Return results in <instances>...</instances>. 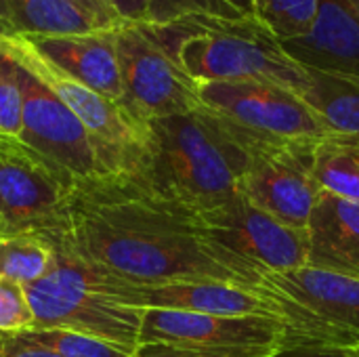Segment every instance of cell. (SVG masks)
Instances as JSON below:
<instances>
[{"label": "cell", "instance_id": "cell-1", "mask_svg": "<svg viewBox=\"0 0 359 357\" xmlns=\"http://www.w3.org/2000/svg\"><path fill=\"white\" fill-rule=\"evenodd\" d=\"M44 240L65 259L133 284L229 282L263 288V271L217 244L196 215L135 175L74 181L63 221Z\"/></svg>", "mask_w": 359, "mask_h": 357}, {"label": "cell", "instance_id": "cell-2", "mask_svg": "<svg viewBox=\"0 0 359 357\" xmlns=\"http://www.w3.org/2000/svg\"><path fill=\"white\" fill-rule=\"evenodd\" d=\"M248 166V149L233 128L200 107L147 120L139 177L151 191L200 217L236 196Z\"/></svg>", "mask_w": 359, "mask_h": 357}, {"label": "cell", "instance_id": "cell-3", "mask_svg": "<svg viewBox=\"0 0 359 357\" xmlns=\"http://www.w3.org/2000/svg\"><path fill=\"white\" fill-rule=\"evenodd\" d=\"M151 36L194 82L263 80L297 95L307 72L255 15H191L168 25H147Z\"/></svg>", "mask_w": 359, "mask_h": 357}, {"label": "cell", "instance_id": "cell-4", "mask_svg": "<svg viewBox=\"0 0 359 357\" xmlns=\"http://www.w3.org/2000/svg\"><path fill=\"white\" fill-rule=\"evenodd\" d=\"M0 55L55 93L86 128L105 175H137L147 143V122L42 57L23 36L0 34Z\"/></svg>", "mask_w": 359, "mask_h": 357}, {"label": "cell", "instance_id": "cell-5", "mask_svg": "<svg viewBox=\"0 0 359 357\" xmlns=\"http://www.w3.org/2000/svg\"><path fill=\"white\" fill-rule=\"evenodd\" d=\"M290 345L303 343L273 318L145 309L133 357H267Z\"/></svg>", "mask_w": 359, "mask_h": 357}, {"label": "cell", "instance_id": "cell-6", "mask_svg": "<svg viewBox=\"0 0 359 357\" xmlns=\"http://www.w3.org/2000/svg\"><path fill=\"white\" fill-rule=\"evenodd\" d=\"M25 295L36 318L32 330L59 328L86 335L128 356L139 347L145 309L114 301L88 280L78 263L57 252L53 269L25 284Z\"/></svg>", "mask_w": 359, "mask_h": 357}, {"label": "cell", "instance_id": "cell-7", "mask_svg": "<svg viewBox=\"0 0 359 357\" xmlns=\"http://www.w3.org/2000/svg\"><path fill=\"white\" fill-rule=\"evenodd\" d=\"M196 90L202 107L255 141L299 143L330 135L294 90L273 82H196Z\"/></svg>", "mask_w": 359, "mask_h": 357}, {"label": "cell", "instance_id": "cell-8", "mask_svg": "<svg viewBox=\"0 0 359 357\" xmlns=\"http://www.w3.org/2000/svg\"><path fill=\"white\" fill-rule=\"evenodd\" d=\"M124 105L141 120L189 114L202 107L196 82L179 67L143 23L111 29Z\"/></svg>", "mask_w": 359, "mask_h": 357}, {"label": "cell", "instance_id": "cell-9", "mask_svg": "<svg viewBox=\"0 0 359 357\" xmlns=\"http://www.w3.org/2000/svg\"><path fill=\"white\" fill-rule=\"evenodd\" d=\"M74 181L19 139L0 137V236H50Z\"/></svg>", "mask_w": 359, "mask_h": 357}, {"label": "cell", "instance_id": "cell-10", "mask_svg": "<svg viewBox=\"0 0 359 357\" xmlns=\"http://www.w3.org/2000/svg\"><path fill=\"white\" fill-rule=\"evenodd\" d=\"M238 137L248 149V166L240 181V196L280 223L305 229L320 196V187L311 175L318 141L263 143L242 135Z\"/></svg>", "mask_w": 359, "mask_h": 357}, {"label": "cell", "instance_id": "cell-11", "mask_svg": "<svg viewBox=\"0 0 359 357\" xmlns=\"http://www.w3.org/2000/svg\"><path fill=\"white\" fill-rule=\"evenodd\" d=\"M8 65L21 90V135L17 139L72 181L105 175L86 128L67 105L23 67L13 61Z\"/></svg>", "mask_w": 359, "mask_h": 357}, {"label": "cell", "instance_id": "cell-12", "mask_svg": "<svg viewBox=\"0 0 359 357\" xmlns=\"http://www.w3.org/2000/svg\"><path fill=\"white\" fill-rule=\"evenodd\" d=\"M198 219L217 244L263 274H284L307 265V231L280 223L242 196Z\"/></svg>", "mask_w": 359, "mask_h": 357}, {"label": "cell", "instance_id": "cell-13", "mask_svg": "<svg viewBox=\"0 0 359 357\" xmlns=\"http://www.w3.org/2000/svg\"><path fill=\"white\" fill-rule=\"evenodd\" d=\"M263 288L313 316L345 349H359V278L305 265L284 274H265Z\"/></svg>", "mask_w": 359, "mask_h": 357}, {"label": "cell", "instance_id": "cell-14", "mask_svg": "<svg viewBox=\"0 0 359 357\" xmlns=\"http://www.w3.org/2000/svg\"><path fill=\"white\" fill-rule=\"evenodd\" d=\"M282 48L301 67L359 82V19L345 0H320L313 29Z\"/></svg>", "mask_w": 359, "mask_h": 357}, {"label": "cell", "instance_id": "cell-15", "mask_svg": "<svg viewBox=\"0 0 359 357\" xmlns=\"http://www.w3.org/2000/svg\"><path fill=\"white\" fill-rule=\"evenodd\" d=\"M42 57L95 93L124 105V86L109 32L23 36Z\"/></svg>", "mask_w": 359, "mask_h": 357}, {"label": "cell", "instance_id": "cell-16", "mask_svg": "<svg viewBox=\"0 0 359 357\" xmlns=\"http://www.w3.org/2000/svg\"><path fill=\"white\" fill-rule=\"evenodd\" d=\"M305 231L309 267L359 278V202L320 191Z\"/></svg>", "mask_w": 359, "mask_h": 357}, {"label": "cell", "instance_id": "cell-17", "mask_svg": "<svg viewBox=\"0 0 359 357\" xmlns=\"http://www.w3.org/2000/svg\"><path fill=\"white\" fill-rule=\"evenodd\" d=\"M93 32L105 29L69 0H0L2 36H63Z\"/></svg>", "mask_w": 359, "mask_h": 357}, {"label": "cell", "instance_id": "cell-18", "mask_svg": "<svg viewBox=\"0 0 359 357\" xmlns=\"http://www.w3.org/2000/svg\"><path fill=\"white\" fill-rule=\"evenodd\" d=\"M307 84L299 97L311 107L330 135H359V82L307 69Z\"/></svg>", "mask_w": 359, "mask_h": 357}, {"label": "cell", "instance_id": "cell-19", "mask_svg": "<svg viewBox=\"0 0 359 357\" xmlns=\"http://www.w3.org/2000/svg\"><path fill=\"white\" fill-rule=\"evenodd\" d=\"M311 175L320 191L359 202V135H326L313 147Z\"/></svg>", "mask_w": 359, "mask_h": 357}, {"label": "cell", "instance_id": "cell-20", "mask_svg": "<svg viewBox=\"0 0 359 357\" xmlns=\"http://www.w3.org/2000/svg\"><path fill=\"white\" fill-rule=\"evenodd\" d=\"M53 265L55 248L42 236H0V276L25 286L44 278Z\"/></svg>", "mask_w": 359, "mask_h": 357}, {"label": "cell", "instance_id": "cell-21", "mask_svg": "<svg viewBox=\"0 0 359 357\" xmlns=\"http://www.w3.org/2000/svg\"><path fill=\"white\" fill-rule=\"evenodd\" d=\"M320 13V0H255L252 15L280 40L307 36Z\"/></svg>", "mask_w": 359, "mask_h": 357}, {"label": "cell", "instance_id": "cell-22", "mask_svg": "<svg viewBox=\"0 0 359 357\" xmlns=\"http://www.w3.org/2000/svg\"><path fill=\"white\" fill-rule=\"evenodd\" d=\"M27 341L50 349L59 357H133L118 347L69 330L46 328V330H23L21 332Z\"/></svg>", "mask_w": 359, "mask_h": 357}, {"label": "cell", "instance_id": "cell-23", "mask_svg": "<svg viewBox=\"0 0 359 357\" xmlns=\"http://www.w3.org/2000/svg\"><path fill=\"white\" fill-rule=\"evenodd\" d=\"M191 15L240 17L225 0H147V25H168Z\"/></svg>", "mask_w": 359, "mask_h": 357}, {"label": "cell", "instance_id": "cell-24", "mask_svg": "<svg viewBox=\"0 0 359 357\" xmlns=\"http://www.w3.org/2000/svg\"><path fill=\"white\" fill-rule=\"evenodd\" d=\"M36 324L25 286L0 276V332H23Z\"/></svg>", "mask_w": 359, "mask_h": 357}, {"label": "cell", "instance_id": "cell-25", "mask_svg": "<svg viewBox=\"0 0 359 357\" xmlns=\"http://www.w3.org/2000/svg\"><path fill=\"white\" fill-rule=\"evenodd\" d=\"M21 135V90L8 61L0 55V137Z\"/></svg>", "mask_w": 359, "mask_h": 357}, {"label": "cell", "instance_id": "cell-26", "mask_svg": "<svg viewBox=\"0 0 359 357\" xmlns=\"http://www.w3.org/2000/svg\"><path fill=\"white\" fill-rule=\"evenodd\" d=\"M72 4H76L82 13H86L101 29H114L120 23H124L120 19V15L111 8V4L107 0H69Z\"/></svg>", "mask_w": 359, "mask_h": 357}, {"label": "cell", "instance_id": "cell-27", "mask_svg": "<svg viewBox=\"0 0 359 357\" xmlns=\"http://www.w3.org/2000/svg\"><path fill=\"white\" fill-rule=\"evenodd\" d=\"M353 351L328 345H290L267 357H351Z\"/></svg>", "mask_w": 359, "mask_h": 357}, {"label": "cell", "instance_id": "cell-28", "mask_svg": "<svg viewBox=\"0 0 359 357\" xmlns=\"http://www.w3.org/2000/svg\"><path fill=\"white\" fill-rule=\"evenodd\" d=\"M111 8L128 23H147V0H107Z\"/></svg>", "mask_w": 359, "mask_h": 357}, {"label": "cell", "instance_id": "cell-29", "mask_svg": "<svg viewBox=\"0 0 359 357\" xmlns=\"http://www.w3.org/2000/svg\"><path fill=\"white\" fill-rule=\"evenodd\" d=\"M229 2L238 13L242 15H252V8H255V0H225Z\"/></svg>", "mask_w": 359, "mask_h": 357}, {"label": "cell", "instance_id": "cell-30", "mask_svg": "<svg viewBox=\"0 0 359 357\" xmlns=\"http://www.w3.org/2000/svg\"><path fill=\"white\" fill-rule=\"evenodd\" d=\"M345 2H347V4L351 6V11H353V13L358 15V19H359V0H345Z\"/></svg>", "mask_w": 359, "mask_h": 357}, {"label": "cell", "instance_id": "cell-31", "mask_svg": "<svg viewBox=\"0 0 359 357\" xmlns=\"http://www.w3.org/2000/svg\"><path fill=\"white\" fill-rule=\"evenodd\" d=\"M351 357H359V349H355V351H353V356Z\"/></svg>", "mask_w": 359, "mask_h": 357}]
</instances>
